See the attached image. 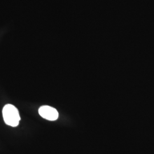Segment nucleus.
Returning a JSON list of instances; mask_svg holds the SVG:
<instances>
[{"instance_id": "obj_1", "label": "nucleus", "mask_w": 154, "mask_h": 154, "mask_svg": "<svg viewBox=\"0 0 154 154\" xmlns=\"http://www.w3.org/2000/svg\"><path fill=\"white\" fill-rule=\"evenodd\" d=\"M2 116L6 124L11 127H17L21 119L18 109L14 105H6L2 109Z\"/></svg>"}, {"instance_id": "obj_2", "label": "nucleus", "mask_w": 154, "mask_h": 154, "mask_svg": "<svg viewBox=\"0 0 154 154\" xmlns=\"http://www.w3.org/2000/svg\"><path fill=\"white\" fill-rule=\"evenodd\" d=\"M38 112L43 118L51 121L57 120L59 116L57 110L49 106H42L39 107Z\"/></svg>"}]
</instances>
